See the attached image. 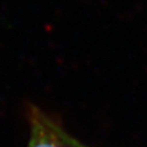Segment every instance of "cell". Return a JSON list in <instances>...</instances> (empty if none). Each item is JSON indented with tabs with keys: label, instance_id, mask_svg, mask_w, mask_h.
Instances as JSON below:
<instances>
[{
	"label": "cell",
	"instance_id": "cell-2",
	"mask_svg": "<svg viewBox=\"0 0 147 147\" xmlns=\"http://www.w3.org/2000/svg\"><path fill=\"white\" fill-rule=\"evenodd\" d=\"M69 141H71V144H72L73 147H87L86 145H84V144H81L79 140H77L76 138H73L72 136H69Z\"/></svg>",
	"mask_w": 147,
	"mask_h": 147
},
{
	"label": "cell",
	"instance_id": "cell-1",
	"mask_svg": "<svg viewBox=\"0 0 147 147\" xmlns=\"http://www.w3.org/2000/svg\"><path fill=\"white\" fill-rule=\"evenodd\" d=\"M28 147H73L69 134L40 110L30 115V139Z\"/></svg>",
	"mask_w": 147,
	"mask_h": 147
}]
</instances>
